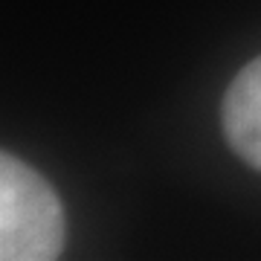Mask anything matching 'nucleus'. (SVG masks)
<instances>
[{"instance_id":"1","label":"nucleus","mask_w":261,"mask_h":261,"mask_svg":"<svg viewBox=\"0 0 261 261\" xmlns=\"http://www.w3.org/2000/svg\"><path fill=\"white\" fill-rule=\"evenodd\" d=\"M64 247V212L47 180L18 157L0 160V258L49 261Z\"/></svg>"},{"instance_id":"2","label":"nucleus","mask_w":261,"mask_h":261,"mask_svg":"<svg viewBox=\"0 0 261 261\" xmlns=\"http://www.w3.org/2000/svg\"><path fill=\"white\" fill-rule=\"evenodd\" d=\"M224 134L235 154L261 171V56L244 64L226 90Z\"/></svg>"}]
</instances>
